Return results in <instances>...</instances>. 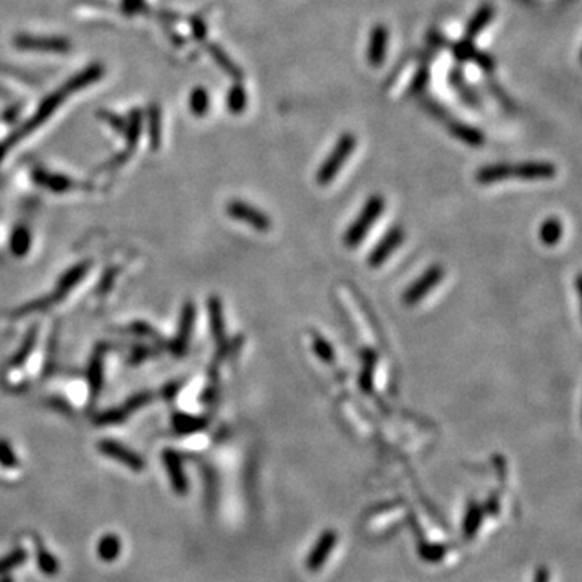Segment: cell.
I'll return each mask as SVG.
<instances>
[{"label":"cell","mask_w":582,"mask_h":582,"mask_svg":"<svg viewBox=\"0 0 582 582\" xmlns=\"http://www.w3.org/2000/svg\"><path fill=\"white\" fill-rule=\"evenodd\" d=\"M102 73H104L102 67H99V65L88 67L86 70H83L80 73V75H75L70 81H67L64 86L57 89L54 94H50L49 97H46L44 102L41 104L38 110H36L33 118H31L28 123H25L23 127L17 131V133L10 136V138L5 141L4 144H0V160L4 159L5 152L12 148V146L17 144L20 139H23L25 136L33 133V131L38 127H41V125H43L47 118L52 117V113H54L55 110L59 109L62 104H64L67 99L71 96V94H75L76 91H80V89L92 85L94 81H97L99 78L102 76Z\"/></svg>","instance_id":"obj_1"},{"label":"cell","mask_w":582,"mask_h":582,"mask_svg":"<svg viewBox=\"0 0 582 582\" xmlns=\"http://www.w3.org/2000/svg\"><path fill=\"white\" fill-rule=\"evenodd\" d=\"M384 209H385V199L382 198L380 194H372V196L366 201L363 209H361L358 217L354 219V222L346 228L345 237H343V243L346 248H356V246H359L361 243H363L364 238L367 237V233H369V230L372 228V225L380 219Z\"/></svg>","instance_id":"obj_2"},{"label":"cell","mask_w":582,"mask_h":582,"mask_svg":"<svg viewBox=\"0 0 582 582\" xmlns=\"http://www.w3.org/2000/svg\"><path fill=\"white\" fill-rule=\"evenodd\" d=\"M356 136L353 133H343L340 136L337 144L333 146V149L330 151L319 170L316 173V181L319 186H327L335 180V176L338 175L345 162L349 159V155L353 154L356 149Z\"/></svg>","instance_id":"obj_3"},{"label":"cell","mask_w":582,"mask_h":582,"mask_svg":"<svg viewBox=\"0 0 582 582\" xmlns=\"http://www.w3.org/2000/svg\"><path fill=\"white\" fill-rule=\"evenodd\" d=\"M443 277L445 270L442 265H431L429 269L422 272L421 277H417V279L406 288L405 293H403V303H405L406 306H414V304L421 303L424 298L443 280Z\"/></svg>","instance_id":"obj_4"},{"label":"cell","mask_w":582,"mask_h":582,"mask_svg":"<svg viewBox=\"0 0 582 582\" xmlns=\"http://www.w3.org/2000/svg\"><path fill=\"white\" fill-rule=\"evenodd\" d=\"M227 214L232 219L238 220V222L248 223L249 227L259 230V232H267L272 225L270 217L267 216L265 212L259 211V209H256L248 202L238 201V199L237 201H230L227 204Z\"/></svg>","instance_id":"obj_5"},{"label":"cell","mask_w":582,"mask_h":582,"mask_svg":"<svg viewBox=\"0 0 582 582\" xmlns=\"http://www.w3.org/2000/svg\"><path fill=\"white\" fill-rule=\"evenodd\" d=\"M97 450L104 456L118 461V463L125 464L128 469L134 471V473H141V471H144L146 468V461L141 458L138 453L130 450L128 447H125L122 443L115 442V440H101V442L97 443Z\"/></svg>","instance_id":"obj_6"},{"label":"cell","mask_w":582,"mask_h":582,"mask_svg":"<svg viewBox=\"0 0 582 582\" xmlns=\"http://www.w3.org/2000/svg\"><path fill=\"white\" fill-rule=\"evenodd\" d=\"M403 241H405V230L401 227H392L379 243L372 248L369 256H367V264L370 267H380L382 264H385L388 258L400 248Z\"/></svg>","instance_id":"obj_7"},{"label":"cell","mask_w":582,"mask_h":582,"mask_svg":"<svg viewBox=\"0 0 582 582\" xmlns=\"http://www.w3.org/2000/svg\"><path fill=\"white\" fill-rule=\"evenodd\" d=\"M162 461H164L165 471L169 474L172 489L175 490L176 495L185 497L190 490V484H188L185 469H183V461L175 450L167 448L162 453Z\"/></svg>","instance_id":"obj_8"},{"label":"cell","mask_w":582,"mask_h":582,"mask_svg":"<svg viewBox=\"0 0 582 582\" xmlns=\"http://www.w3.org/2000/svg\"><path fill=\"white\" fill-rule=\"evenodd\" d=\"M388 39H390V31H388L385 25L377 23L372 26L369 34V44H367V62H369L370 67L379 68L384 64Z\"/></svg>","instance_id":"obj_9"},{"label":"cell","mask_w":582,"mask_h":582,"mask_svg":"<svg viewBox=\"0 0 582 582\" xmlns=\"http://www.w3.org/2000/svg\"><path fill=\"white\" fill-rule=\"evenodd\" d=\"M194 321H196V306L191 301H188L181 309V317H180V327H178L176 337L172 342V353L176 356L185 354L188 348V343H190Z\"/></svg>","instance_id":"obj_10"},{"label":"cell","mask_w":582,"mask_h":582,"mask_svg":"<svg viewBox=\"0 0 582 582\" xmlns=\"http://www.w3.org/2000/svg\"><path fill=\"white\" fill-rule=\"evenodd\" d=\"M557 175V167L547 160H526L513 165V176L521 180H547Z\"/></svg>","instance_id":"obj_11"},{"label":"cell","mask_w":582,"mask_h":582,"mask_svg":"<svg viewBox=\"0 0 582 582\" xmlns=\"http://www.w3.org/2000/svg\"><path fill=\"white\" fill-rule=\"evenodd\" d=\"M338 536L335 534L332 529H328V531H325L319 540L314 545V548L311 550V553L307 555L306 558V568L309 571H317L321 569L322 566L325 564V561H327L330 552H332L335 543H337Z\"/></svg>","instance_id":"obj_12"},{"label":"cell","mask_w":582,"mask_h":582,"mask_svg":"<svg viewBox=\"0 0 582 582\" xmlns=\"http://www.w3.org/2000/svg\"><path fill=\"white\" fill-rule=\"evenodd\" d=\"M20 49L28 50H46V52H65L70 49L68 41L60 38H34V36H20L15 41Z\"/></svg>","instance_id":"obj_13"},{"label":"cell","mask_w":582,"mask_h":582,"mask_svg":"<svg viewBox=\"0 0 582 582\" xmlns=\"http://www.w3.org/2000/svg\"><path fill=\"white\" fill-rule=\"evenodd\" d=\"M495 17V7L492 4H482L479 8L476 10V13L471 17V20L468 22V26H466V39L469 41H474V38H477L482 31L487 28V25H489L492 20Z\"/></svg>","instance_id":"obj_14"},{"label":"cell","mask_w":582,"mask_h":582,"mask_svg":"<svg viewBox=\"0 0 582 582\" xmlns=\"http://www.w3.org/2000/svg\"><path fill=\"white\" fill-rule=\"evenodd\" d=\"M510 176H513V165L505 164V162L484 165L476 172V181L479 185H494V183H500Z\"/></svg>","instance_id":"obj_15"},{"label":"cell","mask_w":582,"mask_h":582,"mask_svg":"<svg viewBox=\"0 0 582 582\" xmlns=\"http://www.w3.org/2000/svg\"><path fill=\"white\" fill-rule=\"evenodd\" d=\"M450 133H452L456 139H459L461 143L473 146V148H479V146L485 143V136L480 130L461 122H455L450 125Z\"/></svg>","instance_id":"obj_16"},{"label":"cell","mask_w":582,"mask_h":582,"mask_svg":"<svg viewBox=\"0 0 582 582\" xmlns=\"http://www.w3.org/2000/svg\"><path fill=\"white\" fill-rule=\"evenodd\" d=\"M120 552H122V540L115 534H106L99 539L97 543V557L104 563H112L118 558Z\"/></svg>","instance_id":"obj_17"},{"label":"cell","mask_w":582,"mask_h":582,"mask_svg":"<svg viewBox=\"0 0 582 582\" xmlns=\"http://www.w3.org/2000/svg\"><path fill=\"white\" fill-rule=\"evenodd\" d=\"M563 237V223L557 217L545 219L539 227V240L545 246H555Z\"/></svg>","instance_id":"obj_18"},{"label":"cell","mask_w":582,"mask_h":582,"mask_svg":"<svg viewBox=\"0 0 582 582\" xmlns=\"http://www.w3.org/2000/svg\"><path fill=\"white\" fill-rule=\"evenodd\" d=\"M209 319H211V328L216 342L222 343L225 338V319H223V309L222 303L217 296H212L209 300Z\"/></svg>","instance_id":"obj_19"},{"label":"cell","mask_w":582,"mask_h":582,"mask_svg":"<svg viewBox=\"0 0 582 582\" xmlns=\"http://www.w3.org/2000/svg\"><path fill=\"white\" fill-rule=\"evenodd\" d=\"M207 49L209 52H211L212 59L216 60V64L222 68L228 76H232L233 80H241V78H243V71H241V68L235 64L232 59H230L228 54L222 49V47L217 44H209Z\"/></svg>","instance_id":"obj_20"},{"label":"cell","mask_w":582,"mask_h":582,"mask_svg":"<svg viewBox=\"0 0 582 582\" xmlns=\"http://www.w3.org/2000/svg\"><path fill=\"white\" fill-rule=\"evenodd\" d=\"M172 422L178 434H193V432L202 431V429L207 426L209 421L206 417L191 416V414H185V413H176L175 416H173Z\"/></svg>","instance_id":"obj_21"},{"label":"cell","mask_w":582,"mask_h":582,"mask_svg":"<svg viewBox=\"0 0 582 582\" xmlns=\"http://www.w3.org/2000/svg\"><path fill=\"white\" fill-rule=\"evenodd\" d=\"M88 269H89L88 262H83V264H78L75 267H71V269L68 272H65L64 277H62V279L59 280V290H57V298L64 296L65 293L70 291L73 286L78 285V282H81L83 279H85Z\"/></svg>","instance_id":"obj_22"},{"label":"cell","mask_w":582,"mask_h":582,"mask_svg":"<svg viewBox=\"0 0 582 582\" xmlns=\"http://www.w3.org/2000/svg\"><path fill=\"white\" fill-rule=\"evenodd\" d=\"M36 563H38L41 573L46 576H57L60 571V563L43 543L36 545Z\"/></svg>","instance_id":"obj_23"},{"label":"cell","mask_w":582,"mask_h":582,"mask_svg":"<svg viewBox=\"0 0 582 582\" xmlns=\"http://www.w3.org/2000/svg\"><path fill=\"white\" fill-rule=\"evenodd\" d=\"M482 519H484V508L473 501L468 506V511H466L463 521V534L466 539H473L476 536L482 524Z\"/></svg>","instance_id":"obj_24"},{"label":"cell","mask_w":582,"mask_h":582,"mask_svg":"<svg viewBox=\"0 0 582 582\" xmlns=\"http://www.w3.org/2000/svg\"><path fill=\"white\" fill-rule=\"evenodd\" d=\"M34 180H36V183H39V185L49 186L50 190H54L57 193L67 191V190H70V188L75 186V183H73L70 178H67L64 175H50V173H47L44 170L36 172L34 173Z\"/></svg>","instance_id":"obj_25"},{"label":"cell","mask_w":582,"mask_h":582,"mask_svg":"<svg viewBox=\"0 0 582 582\" xmlns=\"http://www.w3.org/2000/svg\"><path fill=\"white\" fill-rule=\"evenodd\" d=\"M246 104H248V94H246L244 88L237 83L230 88L227 94V107L232 113H241L246 109Z\"/></svg>","instance_id":"obj_26"},{"label":"cell","mask_w":582,"mask_h":582,"mask_svg":"<svg viewBox=\"0 0 582 582\" xmlns=\"http://www.w3.org/2000/svg\"><path fill=\"white\" fill-rule=\"evenodd\" d=\"M29 244H31V238H29L28 230L23 227L15 228V232L12 233V238H10L12 253L15 256H18V258H22V256H25L29 251Z\"/></svg>","instance_id":"obj_27"},{"label":"cell","mask_w":582,"mask_h":582,"mask_svg":"<svg viewBox=\"0 0 582 582\" xmlns=\"http://www.w3.org/2000/svg\"><path fill=\"white\" fill-rule=\"evenodd\" d=\"M26 560H28V552H26L25 548H15L13 552H10L8 555L0 558V574L8 573V571L18 568Z\"/></svg>","instance_id":"obj_28"},{"label":"cell","mask_w":582,"mask_h":582,"mask_svg":"<svg viewBox=\"0 0 582 582\" xmlns=\"http://www.w3.org/2000/svg\"><path fill=\"white\" fill-rule=\"evenodd\" d=\"M190 107L191 112L196 113L198 117H202L209 110V92L204 88L193 89L190 97Z\"/></svg>","instance_id":"obj_29"},{"label":"cell","mask_w":582,"mask_h":582,"mask_svg":"<svg viewBox=\"0 0 582 582\" xmlns=\"http://www.w3.org/2000/svg\"><path fill=\"white\" fill-rule=\"evenodd\" d=\"M104 372H102V358L99 354H96L91 361V366H89V372H88V379H89V385H91V390L92 393H97L101 390L102 387V380H104Z\"/></svg>","instance_id":"obj_30"},{"label":"cell","mask_w":582,"mask_h":582,"mask_svg":"<svg viewBox=\"0 0 582 582\" xmlns=\"http://www.w3.org/2000/svg\"><path fill=\"white\" fill-rule=\"evenodd\" d=\"M429 80H431V70H429V65H422L416 73H414V78L410 83L408 92L410 94L422 92L424 89H426V86L429 85Z\"/></svg>","instance_id":"obj_31"},{"label":"cell","mask_w":582,"mask_h":582,"mask_svg":"<svg viewBox=\"0 0 582 582\" xmlns=\"http://www.w3.org/2000/svg\"><path fill=\"white\" fill-rule=\"evenodd\" d=\"M476 52H477V49H476V46H474L473 41H469V39H466V38L453 46V55H455V59L458 60V62H469V60H473L474 55H476Z\"/></svg>","instance_id":"obj_32"},{"label":"cell","mask_w":582,"mask_h":582,"mask_svg":"<svg viewBox=\"0 0 582 582\" xmlns=\"http://www.w3.org/2000/svg\"><path fill=\"white\" fill-rule=\"evenodd\" d=\"M445 552H447V548L442 547V545H429V543H422L421 547H419V555H421V558L424 561H440L445 557Z\"/></svg>","instance_id":"obj_33"},{"label":"cell","mask_w":582,"mask_h":582,"mask_svg":"<svg viewBox=\"0 0 582 582\" xmlns=\"http://www.w3.org/2000/svg\"><path fill=\"white\" fill-rule=\"evenodd\" d=\"M0 464L4 468H17L18 466L17 455L5 438H0Z\"/></svg>","instance_id":"obj_34"},{"label":"cell","mask_w":582,"mask_h":582,"mask_svg":"<svg viewBox=\"0 0 582 582\" xmlns=\"http://www.w3.org/2000/svg\"><path fill=\"white\" fill-rule=\"evenodd\" d=\"M312 348H314V353H316L322 361H325V363H330V361L333 359L332 345H330L325 338L319 337V335L316 338H314Z\"/></svg>","instance_id":"obj_35"},{"label":"cell","mask_w":582,"mask_h":582,"mask_svg":"<svg viewBox=\"0 0 582 582\" xmlns=\"http://www.w3.org/2000/svg\"><path fill=\"white\" fill-rule=\"evenodd\" d=\"M152 400V395L149 392H143V393H138V395H134L133 398H130L127 401V405H125V413H131V411H136L139 410V408H143L148 405V403Z\"/></svg>","instance_id":"obj_36"},{"label":"cell","mask_w":582,"mask_h":582,"mask_svg":"<svg viewBox=\"0 0 582 582\" xmlns=\"http://www.w3.org/2000/svg\"><path fill=\"white\" fill-rule=\"evenodd\" d=\"M125 417H127V413H125V410H110V411L99 414L96 422L97 424H117V422H122Z\"/></svg>","instance_id":"obj_37"},{"label":"cell","mask_w":582,"mask_h":582,"mask_svg":"<svg viewBox=\"0 0 582 582\" xmlns=\"http://www.w3.org/2000/svg\"><path fill=\"white\" fill-rule=\"evenodd\" d=\"M34 342H36V330L33 328L29 332L28 337H26V342L22 346V349H20L18 353H17V356H15V358H13V364H22L23 363V361L26 359V356L29 354L31 348H33V346H34Z\"/></svg>","instance_id":"obj_38"},{"label":"cell","mask_w":582,"mask_h":582,"mask_svg":"<svg viewBox=\"0 0 582 582\" xmlns=\"http://www.w3.org/2000/svg\"><path fill=\"white\" fill-rule=\"evenodd\" d=\"M473 62H476L477 67L482 68L484 71H494L495 70V59L487 52L477 50Z\"/></svg>","instance_id":"obj_39"},{"label":"cell","mask_w":582,"mask_h":582,"mask_svg":"<svg viewBox=\"0 0 582 582\" xmlns=\"http://www.w3.org/2000/svg\"><path fill=\"white\" fill-rule=\"evenodd\" d=\"M374 363H375L374 356L369 359H366V369L361 372V387H363V390L366 392H369L372 387V367H374Z\"/></svg>","instance_id":"obj_40"},{"label":"cell","mask_w":582,"mask_h":582,"mask_svg":"<svg viewBox=\"0 0 582 582\" xmlns=\"http://www.w3.org/2000/svg\"><path fill=\"white\" fill-rule=\"evenodd\" d=\"M485 511L492 516L498 515V511H500V505H498V497L497 495L489 498V501H487V505H485Z\"/></svg>","instance_id":"obj_41"},{"label":"cell","mask_w":582,"mask_h":582,"mask_svg":"<svg viewBox=\"0 0 582 582\" xmlns=\"http://www.w3.org/2000/svg\"><path fill=\"white\" fill-rule=\"evenodd\" d=\"M193 33L196 34L198 38H204V36H206V26H204V23L199 18L193 22Z\"/></svg>","instance_id":"obj_42"},{"label":"cell","mask_w":582,"mask_h":582,"mask_svg":"<svg viewBox=\"0 0 582 582\" xmlns=\"http://www.w3.org/2000/svg\"><path fill=\"white\" fill-rule=\"evenodd\" d=\"M536 582H550V573L545 566H540L536 573Z\"/></svg>","instance_id":"obj_43"},{"label":"cell","mask_w":582,"mask_h":582,"mask_svg":"<svg viewBox=\"0 0 582 582\" xmlns=\"http://www.w3.org/2000/svg\"><path fill=\"white\" fill-rule=\"evenodd\" d=\"M138 4H139V0H125V8L133 10Z\"/></svg>","instance_id":"obj_44"},{"label":"cell","mask_w":582,"mask_h":582,"mask_svg":"<svg viewBox=\"0 0 582 582\" xmlns=\"http://www.w3.org/2000/svg\"><path fill=\"white\" fill-rule=\"evenodd\" d=\"M2 582H13V579H10V578H5Z\"/></svg>","instance_id":"obj_45"}]
</instances>
